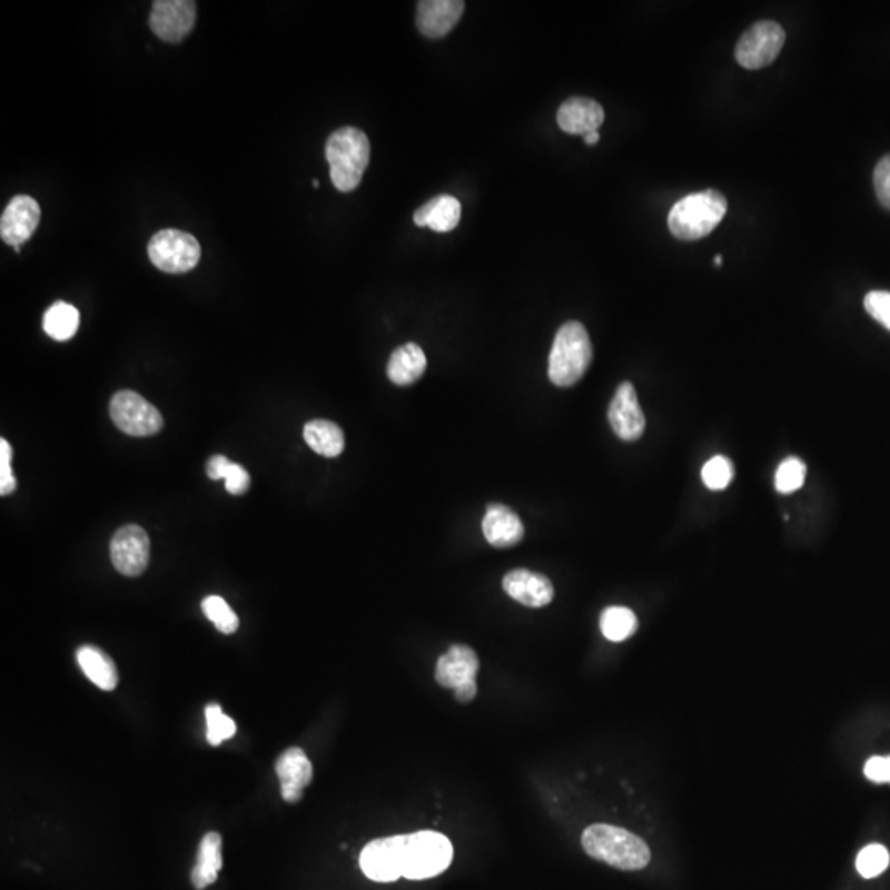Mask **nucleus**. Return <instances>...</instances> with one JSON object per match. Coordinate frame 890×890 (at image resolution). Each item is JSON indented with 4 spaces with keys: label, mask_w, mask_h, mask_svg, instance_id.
<instances>
[{
    "label": "nucleus",
    "mask_w": 890,
    "mask_h": 890,
    "mask_svg": "<svg viewBox=\"0 0 890 890\" xmlns=\"http://www.w3.org/2000/svg\"><path fill=\"white\" fill-rule=\"evenodd\" d=\"M581 843L592 859L621 871H640L652 859L649 844L642 838L612 824H592L582 833Z\"/></svg>",
    "instance_id": "nucleus-1"
},
{
    "label": "nucleus",
    "mask_w": 890,
    "mask_h": 890,
    "mask_svg": "<svg viewBox=\"0 0 890 890\" xmlns=\"http://www.w3.org/2000/svg\"><path fill=\"white\" fill-rule=\"evenodd\" d=\"M372 147L368 137L359 129H337L328 137L325 157L330 166V178L338 191H354L362 184L363 174L369 164Z\"/></svg>",
    "instance_id": "nucleus-2"
},
{
    "label": "nucleus",
    "mask_w": 890,
    "mask_h": 890,
    "mask_svg": "<svg viewBox=\"0 0 890 890\" xmlns=\"http://www.w3.org/2000/svg\"><path fill=\"white\" fill-rule=\"evenodd\" d=\"M592 344L581 322L561 325L554 338L547 365V376L561 388H570L581 382L592 363Z\"/></svg>",
    "instance_id": "nucleus-3"
},
{
    "label": "nucleus",
    "mask_w": 890,
    "mask_h": 890,
    "mask_svg": "<svg viewBox=\"0 0 890 890\" xmlns=\"http://www.w3.org/2000/svg\"><path fill=\"white\" fill-rule=\"evenodd\" d=\"M728 211V200L718 190L691 194L671 208L670 231L683 241H696L714 231Z\"/></svg>",
    "instance_id": "nucleus-4"
},
{
    "label": "nucleus",
    "mask_w": 890,
    "mask_h": 890,
    "mask_svg": "<svg viewBox=\"0 0 890 890\" xmlns=\"http://www.w3.org/2000/svg\"><path fill=\"white\" fill-rule=\"evenodd\" d=\"M452 858L451 841L437 831L404 834L403 878L411 881L436 878L451 866Z\"/></svg>",
    "instance_id": "nucleus-5"
},
{
    "label": "nucleus",
    "mask_w": 890,
    "mask_h": 890,
    "mask_svg": "<svg viewBox=\"0 0 890 890\" xmlns=\"http://www.w3.org/2000/svg\"><path fill=\"white\" fill-rule=\"evenodd\" d=\"M478 670L481 660L475 650L457 643L437 660L436 681L441 688L454 691L455 701L458 703H472L478 693Z\"/></svg>",
    "instance_id": "nucleus-6"
},
{
    "label": "nucleus",
    "mask_w": 890,
    "mask_h": 890,
    "mask_svg": "<svg viewBox=\"0 0 890 890\" xmlns=\"http://www.w3.org/2000/svg\"><path fill=\"white\" fill-rule=\"evenodd\" d=\"M149 259L157 269L169 274H184L194 269L201 258V246L190 233L162 229L149 241Z\"/></svg>",
    "instance_id": "nucleus-7"
},
{
    "label": "nucleus",
    "mask_w": 890,
    "mask_h": 890,
    "mask_svg": "<svg viewBox=\"0 0 890 890\" xmlns=\"http://www.w3.org/2000/svg\"><path fill=\"white\" fill-rule=\"evenodd\" d=\"M109 414L118 429L128 436H154L164 427V417L159 409L129 389L118 392L112 396Z\"/></svg>",
    "instance_id": "nucleus-8"
},
{
    "label": "nucleus",
    "mask_w": 890,
    "mask_h": 890,
    "mask_svg": "<svg viewBox=\"0 0 890 890\" xmlns=\"http://www.w3.org/2000/svg\"><path fill=\"white\" fill-rule=\"evenodd\" d=\"M785 43V30L772 20H762L752 26L739 40L735 58L748 70L769 67Z\"/></svg>",
    "instance_id": "nucleus-9"
},
{
    "label": "nucleus",
    "mask_w": 890,
    "mask_h": 890,
    "mask_svg": "<svg viewBox=\"0 0 890 890\" xmlns=\"http://www.w3.org/2000/svg\"><path fill=\"white\" fill-rule=\"evenodd\" d=\"M404 834L379 838L363 848L359 866L363 874L375 882H395L403 878Z\"/></svg>",
    "instance_id": "nucleus-10"
},
{
    "label": "nucleus",
    "mask_w": 890,
    "mask_h": 890,
    "mask_svg": "<svg viewBox=\"0 0 890 890\" xmlns=\"http://www.w3.org/2000/svg\"><path fill=\"white\" fill-rule=\"evenodd\" d=\"M150 540L137 525L122 526L111 540V561L122 576H140L149 566Z\"/></svg>",
    "instance_id": "nucleus-11"
},
{
    "label": "nucleus",
    "mask_w": 890,
    "mask_h": 890,
    "mask_svg": "<svg viewBox=\"0 0 890 890\" xmlns=\"http://www.w3.org/2000/svg\"><path fill=\"white\" fill-rule=\"evenodd\" d=\"M197 6L190 0H157L150 12V29L164 42L177 43L190 33Z\"/></svg>",
    "instance_id": "nucleus-12"
},
{
    "label": "nucleus",
    "mask_w": 890,
    "mask_h": 890,
    "mask_svg": "<svg viewBox=\"0 0 890 890\" xmlns=\"http://www.w3.org/2000/svg\"><path fill=\"white\" fill-rule=\"evenodd\" d=\"M609 423L614 429L615 436L625 443H635L643 436L646 421L639 398H636L635 386L625 382L619 386L609 407Z\"/></svg>",
    "instance_id": "nucleus-13"
},
{
    "label": "nucleus",
    "mask_w": 890,
    "mask_h": 890,
    "mask_svg": "<svg viewBox=\"0 0 890 890\" xmlns=\"http://www.w3.org/2000/svg\"><path fill=\"white\" fill-rule=\"evenodd\" d=\"M40 211L39 204L29 195H17L7 205L0 218V236L7 245L17 248L23 243L29 241L39 226Z\"/></svg>",
    "instance_id": "nucleus-14"
},
{
    "label": "nucleus",
    "mask_w": 890,
    "mask_h": 890,
    "mask_svg": "<svg viewBox=\"0 0 890 890\" xmlns=\"http://www.w3.org/2000/svg\"><path fill=\"white\" fill-rule=\"evenodd\" d=\"M276 773L283 799L287 803H297L314 779V767L303 749L290 748L276 760Z\"/></svg>",
    "instance_id": "nucleus-15"
},
{
    "label": "nucleus",
    "mask_w": 890,
    "mask_h": 890,
    "mask_svg": "<svg viewBox=\"0 0 890 890\" xmlns=\"http://www.w3.org/2000/svg\"><path fill=\"white\" fill-rule=\"evenodd\" d=\"M503 591L526 607H546L553 602V582L540 573L528 570L510 571L503 577Z\"/></svg>",
    "instance_id": "nucleus-16"
},
{
    "label": "nucleus",
    "mask_w": 890,
    "mask_h": 890,
    "mask_svg": "<svg viewBox=\"0 0 890 890\" xmlns=\"http://www.w3.org/2000/svg\"><path fill=\"white\" fill-rule=\"evenodd\" d=\"M464 10L462 0H423L417 3V29L427 39H443L457 26Z\"/></svg>",
    "instance_id": "nucleus-17"
},
{
    "label": "nucleus",
    "mask_w": 890,
    "mask_h": 890,
    "mask_svg": "<svg viewBox=\"0 0 890 890\" xmlns=\"http://www.w3.org/2000/svg\"><path fill=\"white\" fill-rule=\"evenodd\" d=\"M482 532L485 540L498 550L516 546L522 543L525 536V526L522 518L508 506L502 503H492L487 506L484 520H482Z\"/></svg>",
    "instance_id": "nucleus-18"
},
{
    "label": "nucleus",
    "mask_w": 890,
    "mask_h": 890,
    "mask_svg": "<svg viewBox=\"0 0 890 890\" xmlns=\"http://www.w3.org/2000/svg\"><path fill=\"white\" fill-rule=\"evenodd\" d=\"M604 119V108L594 99L571 98L557 109V125L573 136L597 132Z\"/></svg>",
    "instance_id": "nucleus-19"
},
{
    "label": "nucleus",
    "mask_w": 890,
    "mask_h": 890,
    "mask_svg": "<svg viewBox=\"0 0 890 890\" xmlns=\"http://www.w3.org/2000/svg\"><path fill=\"white\" fill-rule=\"evenodd\" d=\"M461 201L452 195H439L416 210L414 222L421 228H431L436 233H448L461 222Z\"/></svg>",
    "instance_id": "nucleus-20"
},
{
    "label": "nucleus",
    "mask_w": 890,
    "mask_h": 890,
    "mask_svg": "<svg viewBox=\"0 0 890 890\" xmlns=\"http://www.w3.org/2000/svg\"><path fill=\"white\" fill-rule=\"evenodd\" d=\"M427 369V358L423 348L416 344H406L393 352L388 362L389 382L398 386H409L423 378Z\"/></svg>",
    "instance_id": "nucleus-21"
},
{
    "label": "nucleus",
    "mask_w": 890,
    "mask_h": 890,
    "mask_svg": "<svg viewBox=\"0 0 890 890\" xmlns=\"http://www.w3.org/2000/svg\"><path fill=\"white\" fill-rule=\"evenodd\" d=\"M222 840L220 834L211 833L205 834L201 838L200 848H198L197 862H195L194 871H191V884L197 890L207 889L208 886L214 884L220 874L222 866Z\"/></svg>",
    "instance_id": "nucleus-22"
},
{
    "label": "nucleus",
    "mask_w": 890,
    "mask_h": 890,
    "mask_svg": "<svg viewBox=\"0 0 890 890\" xmlns=\"http://www.w3.org/2000/svg\"><path fill=\"white\" fill-rule=\"evenodd\" d=\"M78 665L85 676L102 691H115L119 674L115 662L98 646L83 645L77 652Z\"/></svg>",
    "instance_id": "nucleus-23"
},
{
    "label": "nucleus",
    "mask_w": 890,
    "mask_h": 890,
    "mask_svg": "<svg viewBox=\"0 0 890 890\" xmlns=\"http://www.w3.org/2000/svg\"><path fill=\"white\" fill-rule=\"evenodd\" d=\"M304 439L322 457L334 458L344 452L345 436L340 426L327 419H314L304 427Z\"/></svg>",
    "instance_id": "nucleus-24"
},
{
    "label": "nucleus",
    "mask_w": 890,
    "mask_h": 890,
    "mask_svg": "<svg viewBox=\"0 0 890 890\" xmlns=\"http://www.w3.org/2000/svg\"><path fill=\"white\" fill-rule=\"evenodd\" d=\"M80 325V312L67 303H57L44 312L43 330L58 342L70 340Z\"/></svg>",
    "instance_id": "nucleus-25"
},
{
    "label": "nucleus",
    "mask_w": 890,
    "mask_h": 890,
    "mask_svg": "<svg viewBox=\"0 0 890 890\" xmlns=\"http://www.w3.org/2000/svg\"><path fill=\"white\" fill-rule=\"evenodd\" d=\"M636 629H639V619L630 609L612 605L602 612V635L611 642H623V640L630 639L635 635Z\"/></svg>",
    "instance_id": "nucleus-26"
},
{
    "label": "nucleus",
    "mask_w": 890,
    "mask_h": 890,
    "mask_svg": "<svg viewBox=\"0 0 890 890\" xmlns=\"http://www.w3.org/2000/svg\"><path fill=\"white\" fill-rule=\"evenodd\" d=\"M201 609H204L208 621L214 622L215 626L225 635H231L238 630V615L226 604L225 599L218 597V595H210V597L201 602Z\"/></svg>",
    "instance_id": "nucleus-27"
},
{
    "label": "nucleus",
    "mask_w": 890,
    "mask_h": 890,
    "mask_svg": "<svg viewBox=\"0 0 890 890\" xmlns=\"http://www.w3.org/2000/svg\"><path fill=\"white\" fill-rule=\"evenodd\" d=\"M890 864L888 848L882 844H869L862 849L856 859V868L859 874L866 879L878 878Z\"/></svg>",
    "instance_id": "nucleus-28"
},
{
    "label": "nucleus",
    "mask_w": 890,
    "mask_h": 890,
    "mask_svg": "<svg viewBox=\"0 0 890 890\" xmlns=\"http://www.w3.org/2000/svg\"><path fill=\"white\" fill-rule=\"evenodd\" d=\"M807 465L797 457H789L779 465L775 474V488L782 495H790L803 487Z\"/></svg>",
    "instance_id": "nucleus-29"
},
{
    "label": "nucleus",
    "mask_w": 890,
    "mask_h": 890,
    "mask_svg": "<svg viewBox=\"0 0 890 890\" xmlns=\"http://www.w3.org/2000/svg\"><path fill=\"white\" fill-rule=\"evenodd\" d=\"M205 718H207V741L210 745L217 748L226 739H231L236 732V724L231 718L222 714L220 704H208L205 708Z\"/></svg>",
    "instance_id": "nucleus-30"
},
{
    "label": "nucleus",
    "mask_w": 890,
    "mask_h": 890,
    "mask_svg": "<svg viewBox=\"0 0 890 890\" xmlns=\"http://www.w3.org/2000/svg\"><path fill=\"white\" fill-rule=\"evenodd\" d=\"M704 485L710 490H724L734 478V465L724 455H715L704 464L701 472Z\"/></svg>",
    "instance_id": "nucleus-31"
},
{
    "label": "nucleus",
    "mask_w": 890,
    "mask_h": 890,
    "mask_svg": "<svg viewBox=\"0 0 890 890\" xmlns=\"http://www.w3.org/2000/svg\"><path fill=\"white\" fill-rule=\"evenodd\" d=\"M864 307L872 318L890 330V293L872 290L866 296Z\"/></svg>",
    "instance_id": "nucleus-32"
},
{
    "label": "nucleus",
    "mask_w": 890,
    "mask_h": 890,
    "mask_svg": "<svg viewBox=\"0 0 890 890\" xmlns=\"http://www.w3.org/2000/svg\"><path fill=\"white\" fill-rule=\"evenodd\" d=\"M10 461H12V447L6 439H0V495L2 496L10 495L17 488Z\"/></svg>",
    "instance_id": "nucleus-33"
},
{
    "label": "nucleus",
    "mask_w": 890,
    "mask_h": 890,
    "mask_svg": "<svg viewBox=\"0 0 890 890\" xmlns=\"http://www.w3.org/2000/svg\"><path fill=\"white\" fill-rule=\"evenodd\" d=\"M874 187L882 207L890 210V154L876 166Z\"/></svg>",
    "instance_id": "nucleus-34"
},
{
    "label": "nucleus",
    "mask_w": 890,
    "mask_h": 890,
    "mask_svg": "<svg viewBox=\"0 0 890 890\" xmlns=\"http://www.w3.org/2000/svg\"><path fill=\"white\" fill-rule=\"evenodd\" d=\"M222 481H226V490H228L231 495H243V493L248 492L249 484H251V478H249L246 468L241 467L239 464H235V462H231V465H229Z\"/></svg>",
    "instance_id": "nucleus-35"
},
{
    "label": "nucleus",
    "mask_w": 890,
    "mask_h": 890,
    "mask_svg": "<svg viewBox=\"0 0 890 890\" xmlns=\"http://www.w3.org/2000/svg\"><path fill=\"white\" fill-rule=\"evenodd\" d=\"M866 777L874 783H890V756H871L866 762Z\"/></svg>",
    "instance_id": "nucleus-36"
},
{
    "label": "nucleus",
    "mask_w": 890,
    "mask_h": 890,
    "mask_svg": "<svg viewBox=\"0 0 890 890\" xmlns=\"http://www.w3.org/2000/svg\"><path fill=\"white\" fill-rule=\"evenodd\" d=\"M229 465H231V461H228L225 455H214V457L208 461V477H210L211 481H221V478H225Z\"/></svg>",
    "instance_id": "nucleus-37"
},
{
    "label": "nucleus",
    "mask_w": 890,
    "mask_h": 890,
    "mask_svg": "<svg viewBox=\"0 0 890 890\" xmlns=\"http://www.w3.org/2000/svg\"><path fill=\"white\" fill-rule=\"evenodd\" d=\"M599 139H601V136H599V131L597 132H591V134H587V136H584V140H585V144H587V146H595V144L599 142Z\"/></svg>",
    "instance_id": "nucleus-38"
},
{
    "label": "nucleus",
    "mask_w": 890,
    "mask_h": 890,
    "mask_svg": "<svg viewBox=\"0 0 890 890\" xmlns=\"http://www.w3.org/2000/svg\"><path fill=\"white\" fill-rule=\"evenodd\" d=\"M714 265L715 266H721L722 265V256L721 255L715 256Z\"/></svg>",
    "instance_id": "nucleus-39"
}]
</instances>
